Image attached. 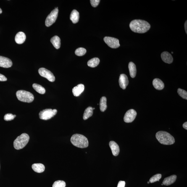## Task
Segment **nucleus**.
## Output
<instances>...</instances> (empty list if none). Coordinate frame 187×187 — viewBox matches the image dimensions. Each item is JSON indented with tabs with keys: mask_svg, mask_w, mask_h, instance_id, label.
<instances>
[{
	"mask_svg": "<svg viewBox=\"0 0 187 187\" xmlns=\"http://www.w3.org/2000/svg\"><path fill=\"white\" fill-rule=\"evenodd\" d=\"M70 141L73 145L77 147L84 148L88 146V139L83 135L78 134L74 135L71 138Z\"/></svg>",
	"mask_w": 187,
	"mask_h": 187,
	"instance_id": "obj_3",
	"label": "nucleus"
},
{
	"mask_svg": "<svg viewBox=\"0 0 187 187\" xmlns=\"http://www.w3.org/2000/svg\"><path fill=\"white\" fill-rule=\"evenodd\" d=\"M156 139L161 144L164 145H171L175 142L174 137L167 132L160 131L156 135Z\"/></svg>",
	"mask_w": 187,
	"mask_h": 187,
	"instance_id": "obj_2",
	"label": "nucleus"
},
{
	"mask_svg": "<svg viewBox=\"0 0 187 187\" xmlns=\"http://www.w3.org/2000/svg\"><path fill=\"white\" fill-rule=\"evenodd\" d=\"M32 86L37 92L40 94H43L46 93V90L41 85L37 84H34L32 85Z\"/></svg>",
	"mask_w": 187,
	"mask_h": 187,
	"instance_id": "obj_26",
	"label": "nucleus"
},
{
	"mask_svg": "<svg viewBox=\"0 0 187 187\" xmlns=\"http://www.w3.org/2000/svg\"><path fill=\"white\" fill-rule=\"evenodd\" d=\"M57 109H46L40 111L39 114V117L42 120H49L54 117L57 113Z\"/></svg>",
	"mask_w": 187,
	"mask_h": 187,
	"instance_id": "obj_6",
	"label": "nucleus"
},
{
	"mask_svg": "<svg viewBox=\"0 0 187 187\" xmlns=\"http://www.w3.org/2000/svg\"><path fill=\"white\" fill-rule=\"evenodd\" d=\"M92 109H93H93H95V108H93L92 107Z\"/></svg>",
	"mask_w": 187,
	"mask_h": 187,
	"instance_id": "obj_38",
	"label": "nucleus"
},
{
	"mask_svg": "<svg viewBox=\"0 0 187 187\" xmlns=\"http://www.w3.org/2000/svg\"><path fill=\"white\" fill-rule=\"evenodd\" d=\"M93 110L92 107L90 106L85 109L83 114V118L84 120H86L92 116Z\"/></svg>",
	"mask_w": 187,
	"mask_h": 187,
	"instance_id": "obj_24",
	"label": "nucleus"
},
{
	"mask_svg": "<svg viewBox=\"0 0 187 187\" xmlns=\"http://www.w3.org/2000/svg\"><path fill=\"white\" fill-rule=\"evenodd\" d=\"M149 183H150L149 182H148V184H149Z\"/></svg>",
	"mask_w": 187,
	"mask_h": 187,
	"instance_id": "obj_39",
	"label": "nucleus"
},
{
	"mask_svg": "<svg viewBox=\"0 0 187 187\" xmlns=\"http://www.w3.org/2000/svg\"><path fill=\"white\" fill-rule=\"evenodd\" d=\"M38 72L40 76L46 78L50 82H53L55 80V77L54 74L48 69L41 68L38 69Z\"/></svg>",
	"mask_w": 187,
	"mask_h": 187,
	"instance_id": "obj_8",
	"label": "nucleus"
},
{
	"mask_svg": "<svg viewBox=\"0 0 187 187\" xmlns=\"http://www.w3.org/2000/svg\"><path fill=\"white\" fill-rule=\"evenodd\" d=\"M86 50L83 48H80L77 49L75 51V54L77 56H82L86 54Z\"/></svg>",
	"mask_w": 187,
	"mask_h": 187,
	"instance_id": "obj_27",
	"label": "nucleus"
},
{
	"mask_svg": "<svg viewBox=\"0 0 187 187\" xmlns=\"http://www.w3.org/2000/svg\"><path fill=\"white\" fill-rule=\"evenodd\" d=\"M58 8H56L54 10L51 12L49 15L47 17L45 25L47 27H49L52 25L55 22L57 18L58 13Z\"/></svg>",
	"mask_w": 187,
	"mask_h": 187,
	"instance_id": "obj_7",
	"label": "nucleus"
},
{
	"mask_svg": "<svg viewBox=\"0 0 187 187\" xmlns=\"http://www.w3.org/2000/svg\"><path fill=\"white\" fill-rule=\"evenodd\" d=\"M187 21H186V22H185V25H184V27H185V32H186V33L187 34Z\"/></svg>",
	"mask_w": 187,
	"mask_h": 187,
	"instance_id": "obj_36",
	"label": "nucleus"
},
{
	"mask_svg": "<svg viewBox=\"0 0 187 187\" xmlns=\"http://www.w3.org/2000/svg\"><path fill=\"white\" fill-rule=\"evenodd\" d=\"M66 186L65 182L63 180H59L54 182L52 187H65Z\"/></svg>",
	"mask_w": 187,
	"mask_h": 187,
	"instance_id": "obj_29",
	"label": "nucleus"
},
{
	"mask_svg": "<svg viewBox=\"0 0 187 187\" xmlns=\"http://www.w3.org/2000/svg\"><path fill=\"white\" fill-rule=\"evenodd\" d=\"M161 58L162 61L166 63L170 64L173 62V58L172 55L167 51L162 53Z\"/></svg>",
	"mask_w": 187,
	"mask_h": 187,
	"instance_id": "obj_15",
	"label": "nucleus"
},
{
	"mask_svg": "<svg viewBox=\"0 0 187 187\" xmlns=\"http://www.w3.org/2000/svg\"><path fill=\"white\" fill-rule=\"evenodd\" d=\"M125 181H119L117 187H125Z\"/></svg>",
	"mask_w": 187,
	"mask_h": 187,
	"instance_id": "obj_34",
	"label": "nucleus"
},
{
	"mask_svg": "<svg viewBox=\"0 0 187 187\" xmlns=\"http://www.w3.org/2000/svg\"><path fill=\"white\" fill-rule=\"evenodd\" d=\"M26 36L25 34L22 32H18L15 37L16 42L18 44H22L25 41Z\"/></svg>",
	"mask_w": 187,
	"mask_h": 187,
	"instance_id": "obj_16",
	"label": "nucleus"
},
{
	"mask_svg": "<svg viewBox=\"0 0 187 187\" xmlns=\"http://www.w3.org/2000/svg\"><path fill=\"white\" fill-rule=\"evenodd\" d=\"M105 42L110 48L116 49L120 47L119 40L113 37L106 36L104 38Z\"/></svg>",
	"mask_w": 187,
	"mask_h": 187,
	"instance_id": "obj_9",
	"label": "nucleus"
},
{
	"mask_svg": "<svg viewBox=\"0 0 187 187\" xmlns=\"http://www.w3.org/2000/svg\"><path fill=\"white\" fill-rule=\"evenodd\" d=\"M183 127L184 128L187 130V122H185L183 124Z\"/></svg>",
	"mask_w": 187,
	"mask_h": 187,
	"instance_id": "obj_35",
	"label": "nucleus"
},
{
	"mask_svg": "<svg viewBox=\"0 0 187 187\" xmlns=\"http://www.w3.org/2000/svg\"><path fill=\"white\" fill-rule=\"evenodd\" d=\"M16 117L15 115H13L11 113H8L5 115L4 119L6 121H10L13 120Z\"/></svg>",
	"mask_w": 187,
	"mask_h": 187,
	"instance_id": "obj_31",
	"label": "nucleus"
},
{
	"mask_svg": "<svg viewBox=\"0 0 187 187\" xmlns=\"http://www.w3.org/2000/svg\"><path fill=\"white\" fill-rule=\"evenodd\" d=\"M172 54H173V52H172Z\"/></svg>",
	"mask_w": 187,
	"mask_h": 187,
	"instance_id": "obj_40",
	"label": "nucleus"
},
{
	"mask_svg": "<svg viewBox=\"0 0 187 187\" xmlns=\"http://www.w3.org/2000/svg\"><path fill=\"white\" fill-rule=\"evenodd\" d=\"M80 19V14L77 10L74 9L72 11L70 15V20L74 24L78 23Z\"/></svg>",
	"mask_w": 187,
	"mask_h": 187,
	"instance_id": "obj_19",
	"label": "nucleus"
},
{
	"mask_svg": "<svg viewBox=\"0 0 187 187\" xmlns=\"http://www.w3.org/2000/svg\"><path fill=\"white\" fill-rule=\"evenodd\" d=\"M2 13V10H1V9L0 8V14H1Z\"/></svg>",
	"mask_w": 187,
	"mask_h": 187,
	"instance_id": "obj_37",
	"label": "nucleus"
},
{
	"mask_svg": "<svg viewBox=\"0 0 187 187\" xmlns=\"http://www.w3.org/2000/svg\"><path fill=\"white\" fill-rule=\"evenodd\" d=\"M100 1V0H91L90 3L93 7H96L99 5Z\"/></svg>",
	"mask_w": 187,
	"mask_h": 187,
	"instance_id": "obj_32",
	"label": "nucleus"
},
{
	"mask_svg": "<svg viewBox=\"0 0 187 187\" xmlns=\"http://www.w3.org/2000/svg\"><path fill=\"white\" fill-rule=\"evenodd\" d=\"M153 86L156 90H162L164 88V84L162 80L158 78H155L153 80Z\"/></svg>",
	"mask_w": 187,
	"mask_h": 187,
	"instance_id": "obj_17",
	"label": "nucleus"
},
{
	"mask_svg": "<svg viewBox=\"0 0 187 187\" xmlns=\"http://www.w3.org/2000/svg\"><path fill=\"white\" fill-rule=\"evenodd\" d=\"M84 85L82 84H80L77 86L74 87L72 90L74 95L76 97L80 95L84 92Z\"/></svg>",
	"mask_w": 187,
	"mask_h": 187,
	"instance_id": "obj_14",
	"label": "nucleus"
},
{
	"mask_svg": "<svg viewBox=\"0 0 187 187\" xmlns=\"http://www.w3.org/2000/svg\"><path fill=\"white\" fill-rule=\"evenodd\" d=\"M17 99L21 101L31 103L34 99V96L30 92L25 90H19L16 93Z\"/></svg>",
	"mask_w": 187,
	"mask_h": 187,
	"instance_id": "obj_5",
	"label": "nucleus"
},
{
	"mask_svg": "<svg viewBox=\"0 0 187 187\" xmlns=\"http://www.w3.org/2000/svg\"><path fill=\"white\" fill-rule=\"evenodd\" d=\"M110 147L113 155L114 156H117L119 155L120 153V148L117 143L114 141H111L109 143Z\"/></svg>",
	"mask_w": 187,
	"mask_h": 187,
	"instance_id": "obj_13",
	"label": "nucleus"
},
{
	"mask_svg": "<svg viewBox=\"0 0 187 187\" xmlns=\"http://www.w3.org/2000/svg\"><path fill=\"white\" fill-rule=\"evenodd\" d=\"M50 41L56 49H58L60 47L61 40L60 38L58 36L53 37L50 40Z\"/></svg>",
	"mask_w": 187,
	"mask_h": 187,
	"instance_id": "obj_22",
	"label": "nucleus"
},
{
	"mask_svg": "<svg viewBox=\"0 0 187 187\" xmlns=\"http://www.w3.org/2000/svg\"><path fill=\"white\" fill-rule=\"evenodd\" d=\"M129 26L132 31L139 33H146L150 29L151 27L149 23L141 20L132 21L130 22Z\"/></svg>",
	"mask_w": 187,
	"mask_h": 187,
	"instance_id": "obj_1",
	"label": "nucleus"
},
{
	"mask_svg": "<svg viewBox=\"0 0 187 187\" xmlns=\"http://www.w3.org/2000/svg\"><path fill=\"white\" fill-rule=\"evenodd\" d=\"M161 178H162V175L161 174H156L150 179L149 182L150 183H152L157 181H159V180Z\"/></svg>",
	"mask_w": 187,
	"mask_h": 187,
	"instance_id": "obj_28",
	"label": "nucleus"
},
{
	"mask_svg": "<svg viewBox=\"0 0 187 187\" xmlns=\"http://www.w3.org/2000/svg\"><path fill=\"white\" fill-rule=\"evenodd\" d=\"M99 108L101 112H103L107 109V99L105 97H101L99 103Z\"/></svg>",
	"mask_w": 187,
	"mask_h": 187,
	"instance_id": "obj_23",
	"label": "nucleus"
},
{
	"mask_svg": "<svg viewBox=\"0 0 187 187\" xmlns=\"http://www.w3.org/2000/svg\"><path fill=\"white\" fill-rule=\"evenodd\" d=\"M137 114V112L134 109H129L127 111L124 116V121L126 123L133 122L136 117Z\"/></svg>",
	"mask_w": 187,
	"mask_h": 187,
	"instance_id": "obj_10",
	"label": "nucleus"
},
{
	"mask_svg": "<svg viewBox=\"0 0 187 187\" xmlns=\"http://www.w3.org/2000/svg\"><path fill=\"white\" fill-rule=\"evenodd\" d=\"M30 139V137L26 133L22 134L18 137L14 142V146L16 149H23L27 145Z\"/></svg>",
	"mask_w": 187,
	"mask_h": 187,
	"instance_id": "obj_4",
	"label": "nucleus"
},
{
	"mask_svg": "<svg viewBox=\"0 0 187 187\" xmlns=\"http://www.w3.org/2000/svg\"><path fill=\"white\" fill-rule=\"evenodd\" d=\"M128 67L130 76L132 78H135L137 73L136 66L133 62H130L129 64Z\"/></svg>",
	"mask_w": 187,
	"mask_h": 187,
	"instance_id": "obj_21",
	"label": "nucleus"
},
{
	"mask_svg": "<svg viewBox=\"0 0 187 187\" xmlns=\"http://www.w3.org/2000/svg\"><path fill=\"white\" fill-rule=\"evenodd\" d=\"M177 92H178L179 95L183 99H187V92L185 90L181 89L180 88H178L177 90Z\"/></svg>",
	"mask_w": 187,
	"mask_h": 187,
	"instance_id": "obj_30",
	"label": "nucleus"
},
{
	"mask_svg": "<svg viewBox=\"0 0 187 187\" xmlns=\"http://www.w3.org/2000/svg\"><path fill=\"white\" fill-rule=\"evenodd\" d=\"M99 58H94L88 61V65L89 67L95 68L99 65Z\"/></svg>",
	"mask_w": 187,
	"mask_h": 187,
	"instance_id": "obj_25",
	"label": "nucleus"
},
{
	"mask_svg": "<svg viewBox=\"0 0 187 187\" xmlns=\"http://www.w3.org/2000/svg\"><path fill=\"white\" fill-rule=\"evenodd\" d=\"M32 167L33 170L38 173H41L45 170V167L43 164L40 163L34 164L32 165Z\"/></svg>",
	"mask_w": 187,
	"mask_h": 187,
	"instance_id": "obj_20",
	"label": "nucleus"
},
{
	"mask_svg": "<svg viewBox=\"0 0 187 187\" xmlns=\"http://www.w3.org/2000/svg\"><path fill=\"white\" fill-rule=\"evenodd\" d=\"M7 78L4 75L0 74V81L5 82L7 81Z\"/></svg>",
	"mask_w": 187,
	"mask_h": 187,
	"instance_id": "obj_33",
	"label": "nucleus"
},
{
	"mask_svg": "<svg viewBox=\"0 0 187 187\" xmlns=\"http://www.w3.org/2000/svg\"><path fill=\"white\" fill-rule=\"evenodd\" d=\"M177 178V176L172 175L164 179L162 182V184L168 186L174 183Z\"/></svg>",
	"mask_w": 187,
	"mask_h": 187,
	"instance_id": "obj_18",
	"label": "nucleus"
},
{
	"mask_svg": "<svg viewBox=\"0 0 187 187\" xmlns=\"http://www.w3.org/2000/svg\"><path fill=\"white\" fill-rule=\"evenodd\" d=\"M163 185V184H162V185Z\"/></svg>",
	"mask_w": 187,
	"mask_h": 187,
	"instance_id": "obj_41",
	"label": "nucleus"
},
{
	"mask_svg": "<svg viewBox=\"0 0 187 187\" xmlns=\"http://www.w3.org/2000/svg\"><path fill=\"white\" fill-rule=\"evenodd\" d=\"M119 85L122 89L125 90L129 84L128 77L125 74H121L119 79Z\"/></svg>",
	"mask_w": 187,
	"mask_h": 187,
	"instance_id": "obj_12",
	"label": "nucleus"
},
{
	"mask_svg": "<svg viewBox=\"0 0 187 187\" xmlns=\"http://www.w3.org/2000/svg\"><path fill=\"white\" fill-rule=\"evenodd\" d=\"M13 63L10 59L0 56V67L4 68H9L12 66Z\"/></svg>",
	"mask_w": 187,
	"mask_h": 187,
	"instance_id": "obj_11",
	"label": "nucleus"
}]
</instances>
